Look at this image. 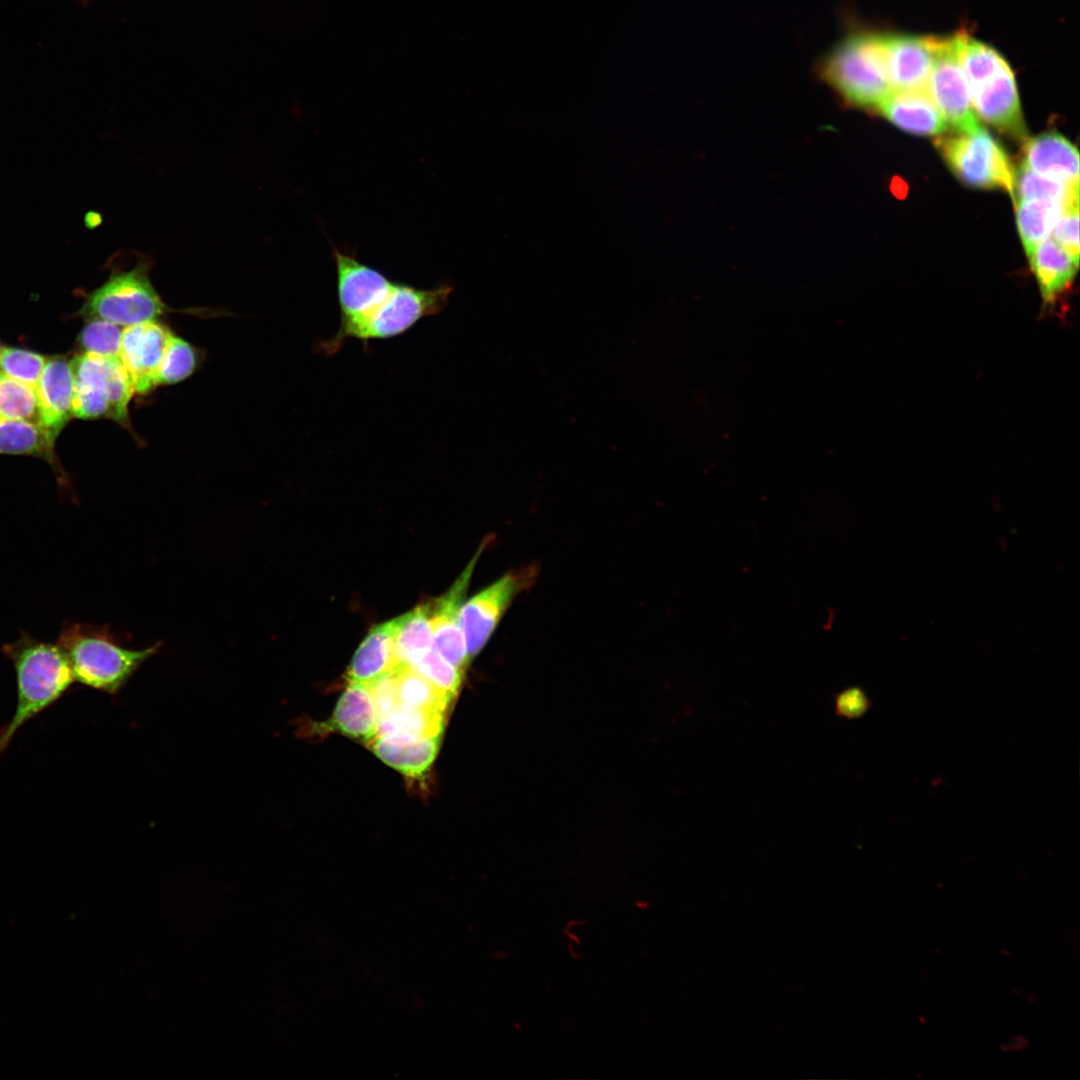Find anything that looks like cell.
<instances>
[{
	"instance_id": "obj_1",
	"label": "cell",
	"mask_w": 1080,
	"mask_h": 1080,
	"mask_svg": "<svg viewBox=\"0 0 1080 1080\" xmlns=\"http://www.w3.org/2000/svg\"><path fill=\"white\" fill-rule=\"evenodd\" d=\"M13 665L17 703L10 722L0 729V756L29 720L59 700L75 683L69 661L57 643L38 639L25 630L1 647Z\"/></svg>"
},
{
	"instance_id": "obj_2",
	"label": "cell",
	"mask_w": 1080,
	"mask_h": 1080,
	"mask_svg": "<svg viewBox=\"0 0 1080 1080\" xmlns=\"http://www.w3.org/2000/svg\"><path fill=\"white\" fill-rule=\"evenodd\" d=\"M957 54L975 113L1016 139L1026 128L1014 73L1001 54L967 33L955 35Z\"/></svg>"
},
{
	"instance_id": "obj_3",
	"label": "cell",
	"mask_w": 1080,
	"mask_h": 1080,
	"mask_svg": "<svg viewBox=\"0 0 1080 1080\" xmlns=\"http://www.w3.org/2000/svg\"><path fill=\"white\" fill-rule=\"evenodd\" d=\"M56 643L69 661L75 683L112 695L161 645L131 650L120 644L108 626L69 621L62 624Z\"/></svg>"
},
{
	"instance_id": "obj_4",
	"label": "cell",
	"mask_w": 1080,
	"mask_h": 1080,
	"mask_svg": "<svg viewBox=\"0 0 1080 1080\" xmlns=\"http://www.w3.org/2000/svg\"><path fill=\"white\" fill-rule=\"evenodd\" d=\"M818 73L848 105L875 109L893 92L883 34L848 35L820 61Z\"/></svg>"
},
{
	"instance_id": "obj_5",
	"label": "cell",
	"mask_w": 1080,
	"mask_h": 1080,
	"mask_svg": "<svg viewBox=\"0 0 1080 1080\" xmlns=\"http://www.w3.org/2000/svg\"><path fill=\"white\" fill-rule=\"evenodd\" d=\"M452 287L448 284L422 289L394 282L386 298L360 320L339 327L336 334L320 346L327 354L336 352L348 338L367 343L399 336L420 320L440 313L448 304Z\"/></svg>"
},
{
	"instance_id": "obj_6",
	"label": "cell",
	"mask_w": 1080,
	"mask_h": 1080,
	"mask_svg": "<svg viewBox=\"0 0 1080 1080\" xmlns=\"http://www.w3.org/2000/svg\"><path fill=\"white\" fill-rule=\"evenodd\" d=\"M166 305L149 277V265L140 260L128 270L112 272L85 301L81 313L119 326L157 320Z\"/></svg>"
},
{
	"instance_id": "obj_7",
	"label": "cell",
	"mask_w": 1080,
	"mask_h": 1080,
	"mask_svg": "<svg viewBox=\"0 0 1080 1080\" xmlns=\"http://www.w3.org/2000/svg\"><path fill=\"white\" fill-rule=\"evenodd\" d=\"M935 145L963 183L984 189L999 188L1014 200L1015 169L1004 149L985 129L973 134L940 135Z\"/></svg>"
},
{
	"instance_id": "obj_8",
	"label": "cell",
	"mask_w": 1080,
	"mask_h": 1080,
	"mask_svg": "<svg viewBox=\"0 0 1080 1080\" xmlns=\"http://www.w3.org/2000/svg\"><path fill=\"white\" fill-rule=\"evenodd\" d=\"M535 578L536 568L510 571L462 604L459 623L470 661L485 647L517 595Z\"/></svg>"
},
{
	"instance_id": "obj_9",
	"label": "cell",
	"mask_w": 1080,
	"mask_h": 1080,
	"mask_svg": "<svg viewBox=\"0 0 1080 1080\" xmlns=\"http://www.w3.org/2000/svg\"><path fill=\"white\" fill-rule=\"evenodd\" d=\"M927 88L946 123L958 134H973L982 128L959 63L955 36L939 39Z\"/></svg>"
},
{
	"instance_id": "obj_10",
	"label": "cell",
	"mask_w": 1080,
	"mask_h": 1080,
	"mask_svg": "<svg viewBox=\"0 0 1080 1080\" xmlns=\"http://www.w3.org/2000/svg\"><path fill=\"white\" fill-rule=\"evenodd\" d=\"M333 258L340 308L339 327H342L360 320L377 307L389 294L394 281L338 249L333 250Z\"/></svg>"
},
{
	"instance_id": "obj_11",
	"label": "cell",
	"mask_w": 1080,
	"mask_h": 1080,
	"mask_svg": "<svg viewBox=\"0 0 1080 1080\" xmlns=\"http://www.w3.org/2000/svg\"><path fill=\"white\" fill-rule=\"evenodd\" d=\"M482 543L463 572L447 592L429 601L433 632L432 647L452 665L464 671L470 660L459 623V614L476 563L484 549Z\"/></svg>"
},
{
	"instance_id": "obj_12",
	"label": "cell",
	"mask_w": 1080,
	"mask_h": 1080,
	"mask_svg": "<svg viewBox=\"0 0 1080 1080\" xmlns=\"http://www.w3.org/2000/svg\"><path fill=\"white\" fill-rule=\"evenodd\" d=\"M888 76L893 91L928 89L939 38L883 34Z\"/></svg>"
},
{
	"instance_id": "obj_13",
	"label": "cell",
	"mask_w": 1080,
	"mask_h": 1080,
	"mask_svg": "<svg viewBox=\"0 0 1080 1080\" xmlns=\"http://www.w3.org/2000/svg\"><path fill=\"white\" fill-rule=\"evenodd\" d=\"M172 335L155 320L123 329L120 359L131 376L135 392L145 394L157 386V370Z\"/></svg>"
},
{
	"instance_id": "obj_14",
	"label": "cell",
	"mask_w": 1080,
	"mask_h": 1080,
	"mask_svg": "<svg viewBox=\"0 0 1080 1080\" xmlns=\"http://www.w3.org/2000/svg\"><path fill=\"white\" fill-rule=\"evenodd\" d=\"M74 376L71 361L47 358L36 396L39 422L55 442L72 415Z\"/></svg>"
},
{
	"instance_id": "obj_15",
	"label": "cell",
	"mask_w": 1080,
	"mask_h": 1080,
	"mask_svg": "<svg viewBox=\"0 0 1080 1080\" xmlns=\"http://www.w3.org/2000/svg\"><path fill=\"white\" fill-rule=\"evenodd\" d=\"M1022 163L1040 175L1079 187L1078 149L1058 132L1048 131L1028 138Z\"/></svg>"
},
{
	"instance_id": "obj_16",
	"label": "cell",
	"mask_w": 1080,
	"mask_h": 1080,
	"mask_svg": "<svg viewBox=\"0 0 1080 1080\" xmlns=\"http://www.w3.org/2000/svg\"><path fill=\"white\" fill-rule=\"evenodd\" d=\"M877 110L897 127L916 135L940 136L948 128L928 89L893 91Z\"/></svg>"
},
{
	"instance_id": "obj_17",
	"label": "cell",
	"mask_w": 1080,
	"mask_h": 1080,
	"mask_svg": "<svg viewBox=\"0 0 1080 1080\" xmlns=\"http://www.w3.org/2000/svg\"><path fill=\"white\" fill-rule=\"evenodd\" d=\"M1042 307L1053 311L1072 287L1079 264L1052 239L1041 242L1028 257Z\"/></svg>"
},
{
	"instance_id": "obj_18",
	"label": "cell",
	"mask_w": 1080,
	"mask_h": 1080,
	"mask_svg": "<svg viewBox=\"0 0 1080 1080\" xmlns=\"http://www.w3.org/2000/svg\"><path fill=\"white\" fill-rule=\"evenodd\" d=\"M399 617L375 625L356 650L347 670L349 683L368 685L392 670Z\"/></svg>"
},
{
	"instance_id": "obj_19",
	"label": "cell",
	"mask_w": 1080,
	"mask_h": 1080,
	"mask_svg": "<svg viewBox=\"0 0 1080 1080\" xmlns=\"http://www.w3.org/2000/svg\"><path fill=\"white\" fill-rule=\"evenodd\" d=\"M377 710L368 685L349 683L324 729L368 742L375 737Z\"/></svg>"
},
{
	"instance_id": "obj_20",
	"label": "cell",
	"mask_w": 1080,
	"mask_h": 1080,
	"mask_svg": "<svg viewBox=\"0 0 1080 1080\" xmlns=\"http://www.w3.org/2000/svg\"><path fill=\"white\" fill-rule=\"evenodd\" d=\"M54 443L38 422L0 418V453L45 459L54 468L57 481L64 490L68 480L55 456Z\"/></svg>"
},
{
	"instance_id": "obj_21",
	"label": "cell",
	"mask_w": 1080,
	"mask_h": 1080,
	"mask_svg": "<svg viewBox=\"0 0 1080 1080\" xmlns=\"http://www.w3.org/2000/svg\"><path fill=\"white\" fill-rule=\"evenodd\" d=\"M440 737L416 740L374 737L369 748L384 763L411 778H419L429 770L438 749Z\"/></svg>"
},
{
	"instance_id": "obj_22",
	"label": "cell",
	"mask_w": 1080,
	"mask_h": 1080,
	"mask_svg": "<svg viewBox=\"0 0 1080 1080\" xmlns=\"http://www.w3.org/2000/svg\"><path fill=\"white\" fill-rule=\"evenodd\" d=\"M443 722L442 712L398 704L392 712L378 719L375 737L404 740L440 737Z\"/></svg>"
},
{
	"instance_id": "obj_23",
	"label": "cell",
	"mask_w": 1080,
	"mask_h": 1080,
	"mask_svg": "<svg viewBox=\"0 0 1080 1080\" xmlns=\"http://www.w3.org/2000/svg\"><path fill=\"white\" fill-rule=\"evenodd\" d=\"M432 642L430 604L427 601L399 616L391 671L408 666L413 659L430 649Z\"/></svg>"
},
{
	"instance_id": "obj_24",
	"label": "cell",
	"mask_w": 1080,
	"mask_h": 1080,
	"mask_svg": "<svg viewBox=\"0 0 1080 1080\" xmlns=\"http://www.w3.org/2000/svg\"><path fill=\"white\" fill-rule=\"evenodd\" d=\"M1068 207L1052 200H1017V227L1027 257L1049 237Z\"/></svg>"
},
{
	"instance_id": "obj_25",
	"label": "cell",
	"mask_w": 1080,
	"mask_h": 1080,
	"mask_svg": "<svg viewBox=\"0 0 1080 1080\" xmlns=\"http://www.w3.org/2000/svg\"><path fill=\"white\" fill-rule=\"evenodd\" d=\"M395 676L398 703L412 708L445 713L452 698L428 680L405 666L392 671Z\"/></svg>"
},
{
	"instance_id": "obj_26",
	"label": "cell",
	"mask_w": 1080,
	"mask_h": 1080,
	"mask_svg": "<svg viewBox=\"0 0 1080 1080\" xmlns=\"http://www.w3.org/2000/svg\"><path fill=\"white\" fill-rule=\"evenodd\" d=\"M1052 200L1070 206L1078 203L1079 187L1040 175L1021 163L1015 170L1014 200Z\"/></svg>"
},
{
	"instance_id": "obj_27",
	"label": "cell",
	"mask_w": 1080,
	"mask_h": 1080,
	"mask_svg": "<svg viewBox=\"0 0 1080 1080\" xmlns=\"http://www.w3.org/2000/svg\"><path fill=\"white\" fill-rule=\"evenodd\" d=\"M0 418L40 423L36 392L1 371Z\"/></svg>"
},
{
	"instance_id": "obj_28",
	"label": "cell",
	"mask_w": 1080,
	"mask_h": 1080,
	"mask_svg": "<svg viewBox=\"0 0 1080 1080\" xmlns=\"http://www.w3.org/2000/svg\"><path fill=\"white\" fill-rule=\"evenodd\" d=\"M408 666L452 699L461 686L464 671L452 665L433 647L413 659Z\"/></svg>"
},
{
	"instance_id": "obj_29",
	"label": "cell",
	"mask_w": 1080,
	"mask_h": 1080,
	"mask_svg": "<svg viewBox=\"0 0 1080 1080\" xmlns=\"http://www.w3.org/2000/svg\"><path fill=\"white\" fill-rule=\"evenodd\" d=\"M197 361L195 349L182 338L172 335L157 370V385L183 381L194 372Z\"/></svg>"
},
{
	"instance_id": "obj_30",
	"label": "cell",
	"mask_w": 1080,
	"mask_h": 1080,
	"mask_svg": "<svg viewBox=\"0 0 1080 1080\" xmlns=\"http://www.w3.org/2000/svg\"><path fill=\"white\" fill-rule=\"evenodd\" d=\"M46 360L28 350L5 347L0 351V371L36 392Z\"/></svg>"
},
{
	"instance_id": "obj_31",
	"label": "cell",
	"mask_w": 1080,
	"mask_h": 1080,
	"mask_svg": "<svg viewBox=\"0 0 1080 1080\" xmlns=\"http://www.w3.org/2000/svg\"><path fill=\"white\" fill-rule=\"evenodd\" d=\"M88 320L79 337L84 351L104 357H120L121 326L99 318Z\"/></svg>"
},
{
	"instance_id": "obj_32",
	"label": "cell",
	"mask_w": 1080,
	"mask_h": 1080,
	"mask_svg": "<svg viewBox=\"0 0 1080 1080\" xmlns=\"http://www.w3.org/2000/svg\"><path fill=\"white\" fill-rule=\"evenodd\" d=\"M110 406L107 394L98 388L74 383L72 415L81 419H96L109 416Z\"/></svg>"
},
{
	"instance_id": "obj_33",
	"label": "cell",
	"mask_w": 1080,
	"mask_h": 1080,
	"mask_svg": "<svg viewBox=\"0 0 1080 1080\" xmlns=\"http://www.w3.org/2000/svg\"><path fill=\"white\" fill-rule=\"evenodd\" d=\"M1055 242L1079 264V205L1069 206L1055 224Z\"/></svg>"
},
{
	"instance_id": "obj_34",
	"label": "cell",
	"mask_w": 1080,
	"mask_h": 1080,
	"mask_svg": "<svg viewBox=\"0 0 1080 1080\" xmlns=\"http://www.w3.org/2000/svg\"><path fill=\"white\" fill-rule=\"evenodd\" d=\"M835 713L848 720L863 717L872 705L871 699L859 686L848 687L834 697Z\"/></svg>"
},
{
	"instance_id": "obj_35",
	"label": "cell",
	"mask_w": 1080,
	"mask_h": 1080,
	"mask_svg": "<svg viewBox=\"0 0 1080 1080\" xmlns=\"http://www.w3.org/2000/svg\"><path fill=\"white\" fill-rule=\"evenodd\" d=\"M368 687L371 691L378 719L392 712L398 703L394 673L388 672L374 680Z\"/></svg>"
},
{
	"instance_id": "obj_36",
	"label": "cell",
	"mask_w": 1080,
	"mask_h": 1080,
	"mask_svg": "<svg viewBox=\"0 0 1080 1080\" xmlns=\"http://www.w3.org/2000/svg\"><path fill=\"white\" fill-rule=\"evenodd\" d=\"M0 351H1V347H0Z\"/></svg>"
}]
</instances>
